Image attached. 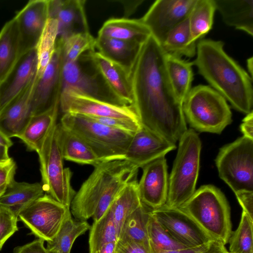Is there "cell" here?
Returning a JSON list of instances; mask_svg holds the SVG:
<instances>
[{"mask_svg": "<svg viewBox=\"0 0 253 253\" xmlns=\"http://www.w3.org/2000/svg\"><path fill=\"white\" fill-rule=\"evenodd\" d=\"M235 194L243 211L253 219V192L241 191Z\"/></svg>", "mask_w": 253, "mask_h": 253, "instance_id": "cell-46", "label": "cell"}, {"mask_svg": "<svg viewBox=\"0 0 253 253\" xmlns=\"http://www.w3.org/2000/svg\"><path fill=\"white\" fill-rule=\"evenodd\" d=\"M116 253H150L142 245L132 242L118 241Z\"/></svg>", "mask_w": 253, "mask_h": 253, "instance_id": "cell-47", "label": "cell"}, {"mask_svg": "<svg viewBox=\"0 0 253 253\" xmlns=\"http://www.w3.org/2000/svg\"><path fill=\"white\" fill-rule=\"evenodd\" d=\"M138 169L132 164L115 179L101 198L92 217L93 221L101 218L127 183L136 178Z\"/></svg>", "mask_w": 253, "mask_h": 253, "instance_id": "cell-38", "label": "cell"}, {"mask_svg": "<svg viewBox=\"0 0 253 253\" xmlns=\"http://www.w3.org/2000/svg\"><path fill=\"white\" fill-rule=\"evenodd\" d=\"M151 214L174 240L186 248L199 246L213 240L179 208L165 205L151 210Z\"/></svg>", "mask_w": 253, "mask_h": 253, "instance_id": "cell-12", "label": "cell"}, {"mask_svg": "<svg viewBox=\"0 0 253 253\" xmlns=\"http://www.w3.org/2000/svg\"><path fill=\"white\" fill-rule=\"evenodd\" d=\"M14 17L19 31L21 56L38 45L48 20L47 0H30Z\"/></svg>", "mask_w": 253, "mask_h": 253, "instance_id": "cell-17", "label": "cell"}, {"mask_svg": "<svg viewBox=\"0 0 253 253\" xmlns=\"http://www.w3.org/2000/svg\"><path fill=\"white\" fill-rule=\"evenodd\" d=\"M19 35L14 17L0 31V83L13 68L20 57Z\"/></svg>", "mask_w": 253, "mask_h": 253, "instance_id": "cell-28", "label": "cell"}, {"mask_svg": "<svg viewBox=\"0 0 253 253\" xmlns=\"http://www.w3.org/2000/svg\"><path fill=\"white\" fill-rule=\"evenodd\" d=\"M253 219L243 211L237 229L228 240L229 253H253Z\"/></svg>", "mask_w": 253, "mask_h": 253, "instance_id": "cell-40", "label": "cell"}, {"mask_svg": "<svg viewBox=\"0 0 253 253\" xmlns=\"http://www.w3.org/2000/svg\"><path fill=\"white\" fill-rule=\"evenodd\" d=\"M12 145L10 138L0 130V147L9 149Z\"/></svg>", "mask_w": 253, "mask_h": 253, "instance_id": "cell-51", "label": "cell"}, {"mask_svg": "<svg viewBox=\"0 0 253 253\" xmlns=\"http://www.w3.org/2000/svg\"><path fill=\"white\" fill-rule=\"evenodd\" d=\"M70 214V208L44 193L22 209L18 219L34 236L48 242L54 238Z\"/></svg>", "mask_w": 253, "mask_h": 253, "instance_id": "cell-11", "label": "cell"}, {"mask_svg": "<svg viewBox=\"0 0 253 253\" xmlns=\"http://www.w3.org/2000/svg\"><path fill=\"white\" fill-rule=\"evenodd\" d=\"M247 69L248 70V74L250 77L253 79V57L248 58L247 61Z\"/></svg>", "mask_w": 253, "mask_h": 253, "instance_id": "cell-53", "label": "cell"}, {"mask_svg": "<svg viewBox=\"0 0 253 253\" xmlns=\"http://www.w3.org/2000/svg\"><path fill=\"white\" fill-rule=\"evenodd\" d=\"M151 35L140 19L111 18L99 31L98 37L113 38L143 44Z\"/></svg>", "mask_w": 253, "mask_h": 253, "instance_id": "cell-26", "label": "cell"}, {"mask_svg": "<svg viewBox=\"0 0 253 253\" xmlns=\"http://www.w3.org/2000/svg\"><path fill=\"white\" fill-rule=\"evenodd\" d=\"M95 39L89 33L72 36L62 43L56 42L60 47L62 64L75 61L83 53L95 50Z\"/></svg>", "mask_w": 253, "mask_h": 253, "instance_id": "cell-39", "label": "cell"}, {"mask_svg": "<svg viewBox=\"0 0 253 253\" xmlns=\"http://www.w3.org/2000/svg\"><path fill=\"white\" fill-rule=\"evenodd\" d=\"M212 239L225 245L232 233L230 208L223 193L211 185H203L179 208Z\"/></svg>", "mask_w": 253, "mask_h": 253, "instance_id": "cell-3", "label": "cell"}, {"mask_svg": "<svg viewBox=\"0 0 253 253\" xmlns=\"http://www.w3.org/2000/svg\"><path fill=\"white\" fill-rule=\"evenodd\" d=\"M216 7L214 0H197L189 16V25L193 42L211 29Z\"/></svg>", "mask_w": 253, "mask_h": 253, "instance_id": "cell-35", "label": "cell"}, {"mask_svg": "<svg viewBox=\"0 0 253 253\" xmlns=\"http://www.w3.org/2000/svg\"><path fill=\"white\" fill-rule=\"evenodd\" d=\"M59 108V104H58L45 113L32 117L17 137L25 144L28 150L38 152L51 126L57 121Z\"/></svg>", "mask_w": 253, "mask_h": 253, "instance_id": "cell-30", "label": "cell"}, {"mask_svg": "<svg viewBox=\"0 0 253 253\" xmlns=\"http://www.w3.org/2000/svg\"><path fill=\"white\" fill-rule=\"evenodd\" d=\"M216 10L228 26L253 35V0H214Z\"/></svg>", "mask_w": 253, "mask_h": 253, "instance_id": "cell-25", "label": "cell"}, {"mask_svg": "<svg viewBox=\"0 0 253 253\" xmlns=\"http://www.w3.org/2000/svg\"><path fill=\"white\" fill-rule=\"evenodd\" d=\"M197 0H158L140 19L160 44L167 34L190 15Z\"/></svg>", "mask_w": 253, "mask_h": 253, "instance_id": "cell-13", "label": "cell"}, {"mask_svg": "<svg viewBox=\"0 0 253 253\" xmlns=\"http://www.w3.org/2000/svg\"><path fill=\"white\" fill-rule=\"evenodd\" d=\"M36 78L0 114V130L10 138L17 137L32 117L30 101Z\"/></svg>", "mask_w": 253, "mask_h": 253, "instance_id": "cell-21", "label": "cell"}, {"mask_svg": "<svg viewBox=\"0 0 253 253\" xmlns=\"http://www.w3.org/2000/svg\"><path fill=\"white\" fill-rule=\"evenodd\" d=\"M57 32V21L48 18L36 47L38 61L36 78L42 75L53 56L55 50Z\"/></svg>", "mask_w": 253, "mask_h": 253, "instance_id": "cell-37", "label": "cell"}, {"mask_svg": "<svg viewBox=\"0 0 253 253\" xmlns=\"http://www.w3.org/2000/svg\"><path fill=\"white\" fill-rule=\"evenodd\" d=\"M8 149L5 147H0V163L6 161L10 158Z\"/></svg>", "mask_w": 253, "mask_h": 253, "instance_id": "cell-52", "label": "cell"}, {"mask_svg": "<svg viewBox=\"0 0 253 253\" xmlns=\"http://www.w3.org/2000/svg\"><path fill=\"white\" fill-rule=\"evenodd\" d=\"M176 158L169 178L166 205L178 208L195 191L200 168L201 141L193 129H187L179 139Z\"/></svg>", "mask_w": 253, "mask_h": 253, "instance_id": "cell-5", "label": "cell"}, {"mask_svg": "<svg viewBox=\"0 0 253 253\" xmlns=\"http://www.w3.org/2000/svg\"><path fill=\"white\" fill-rule=\"evenodd\" d=\"M91 51L85 52L73 62L62 64L61 91L69 89L116 106H130L105 81L92 58Z\"/></svg>", "mask_w": 253, "mask_h": 253, "instance_id": "cell-7", "label": "cell"}, {"mask_svg": "<svg viewBox=\"0 0 253 253\" xmlns=\"http://www.w3.org/2000/svg\"><path fill=\"white\" fill-rule=\"evenodd\" d=\"M3 163V162H1V163H0V164H1V163Z\"/></svg>", "mask_w": 253, "mask_h": 253, "instance_id": "cell-56", "label": "cell"}, {"mask_svg": "<svg viewBox=\"0 0 253 253\" xmlns=\"http://www.w3.org/2000/svg\"><path fill=\"white\" fill-rule=\"evenodd\" d=\"M56 134L64 160L94 167L102 163L84 141L60 123L56 125Z\"/></svg>", "mask_w": 253, "mask_h": 253, "instance_id": "cell-24", "label": "cell"}, {"mask_svg": "<svg viewBox=\"0 0 253 253\" xmlns=\"http://www.w3.org/2000/svg\"><path fill=\"white\" fill-rule=\"evenodd\" d=\"M60 123L84 141L102 162L125 159L133 135L80 114L65 113Z\"/></svg>", "mask_w": 253, "mask_h": 253, "instance_id": "cell-4", "label": "cell"}, {"mask_svg": "<svg viewBox=\"0 0 253 253\" xmlns=\"http://www.w3.org/2000/svg\"><path fill=\"white\" fill-rule=\"evenodd\" d=\"M44 241L37 238L24 245L15 247L13 253H53L44 246Z\"/></svg>", "mask_w": 253, "mask_h": 253, "instance_id": "cell-44", "label": "cell"}, {"mask_svg": "<svg viewBox=\"0 0 253 253\" xmlns=\"http://www.w3.org/2000/svg\"></svg>", "mask_w": 253, "mask_h": 253, "instance_id": "cell-57", "label": "cell"}, {"mask_svg": "<svg viewBox=\"0 0 253 253\" xmlns=\"http://www.w3.org/2000/svg\"><path fill=\"white\" fill-rule=\"evenodd\" d=\"M118 240V235L113 217L108 208L100 219L93 221L90 228L89 253H95L104 244Z\"/></svg>", "mask_w": 253, "mask_h": 253, "instance_id": "cell-36", "label": "cell"}, {"mask_svg": "<svg viewBox=\"0 0 253 253\" xmlns=\"http://www.w3.org/2000/svg\"><path fill=\"white\" fill-rule=\"evenodd\" d=\"M193 65V62L183 60L179 56L165 54V66L169 81L175 96L182 105L191 89Z\"/></svg>", "mask_w": 253, "mask_h": 253, "instance_id": "cell-27", "label": "cell"}, {"mask_svg": "<svg viewBox=\"0 0 253 253\" xmlns=\"http://www.w3.org/2000/svg\"><path fill=\"white\" fill-rule=\"evenodd\" d=\"M38 64L36 48L20 56L0 83V114L36 78Z\"/></svg>", "mask_w": 253, "mask_h": 253, "instance_id": "cell-19", "label": "cell"}, {"mask_svg": "<svg viewBox=\"0 0 253 253\" xmlns=\"http://www.w3.org/2000/svg\"><path fill=\"white\" fill-rule=\"evenodd\" d=\"M44 194L40 183L17 182L14 179L0 197V205L10 208L18 216L22 209Z\"/></svg>", "mask_w": 253, "mask_h": 253, "instance_id": "cell-29", "label": "cell"}, {"mask_svg": "<svg viewBox=\"0 0 253 253\" xmlns=\"http://www.w3.org/2000/svg\"><path fill=\"white\" fill-rule=\"evenodd\" d=\"M57 123V121L53 123L37 152L42 185L44 193L70 208L76 192L71 185L72 172L69 168L64 167L56 134Z\"/></svg>", "mask_w": 253, "mask_h": 253, "instance_id": "cell-8", "label": "cell"}, {"mask_svg": "<svg viewBox=\"0 0 253 253\" xmlns=\"http://www.w3.org/2000/svg\"><path fill=\"white\" fill-rule=\"evenodd\" d=\"M244 136L253 139V110L247 114L240 126Z\"/></svg>", "mask_w": 253, "mask_h": 253, "instance_id": "cell-48", "label": "cell"}, {"mask_svg": "<svg viewBox=\"0 0 253 253\" xmlns=\"http://www.w3.org/2000/svg\"><path fill=\"white\" fill-rule=\"evenodd\" d=\"M8 184H4L0 186V197L5 191Z\"/></svg>", "mask_w": 253, "mask_h": 253, "instance_id": "cell-54", "label": "cell"}, {"mask_svg": "<svg viewBox=\"0 0 253 253\" xmlns=\"http://www.w3.org/2000/svg\"><path fill=\"white\" fill-rule=\"evenodd\" d=\"M182 110L191 127L201 132L220 133L232 122L226 100L208 85L191 88L182 104Z\"/></svg>", "mask_w": 253, "mask_h": 253, "instance_id": "cell-6", "label": "cell"}, {"mask_svg": "<svg viewBox=\"0 0 253 253\" xmlns=\"http://www.w3.org/2000/svg\"><path fill=\"white\" fill-rule=\"evenodd\" d=\"M118 241L110 242L103 245L95 253H116Z\"/></svg>", "mask_w": 253, "mask_h": 253, "instance_id": "cell-50", "label": "cell"}, {"mask_svg": "<svg viewBox=\"0 0 253 253\" xmlns=\"http://www.w3.org/2000/svg\"><path fill=\"white\" fill-rule=\"evenodd\" d=\"M118 1L123 4L124 8L125 18H127L135 12L137 8L143 2V0H119Z\"/></svg>", "mask_w": 253, "mask_h": 253, "instance_id": "cell-49", "label": "cell"}, {"mask_svg": "<svg viewBox=\"0 0 253 253\" xmlns=\"http://www.w3.org/2000/svg\"><path fill=\"white\" fill-rule=\"evenodd\" d=\"M166 53L193 57L196 54V44L191 40L189 17L171 29L160 44Z\"/></svg>", "mask_w": 253, "mask_h": 253, "instance_id": "cell-33", "label": "cell"}, {"mask_svg": "<svg viewBox=\"0 0 253 253\" xmlns=\"http://www.w3.org/2000/svg\"><path fill=\"white\" fill-rule=\"evenodd\" d=\"M165 54L151 35L143 44L130 74L133 106L142 126L175 144L187 129L167 76Z\"/></svg>", "mask_w": 253, "mask_h": 253, "instance_id": "cell-1", "label": "cell"}, {"mask_svg": "<svg viewBox=\"0 0 253 253\" xmlns=\"http://www.w3.org/2000/svg\"><path fill=\"white\" fill-rule=\"evenodd\" d=\"M151 210L142 203L125 220L118 241L139 244L150 252L147 224Z\"/></svg>", "mask_w": 253, "mask_h": 253, "instance_id": "cell-31", "label": "cell"}, {"mask_svg": "<svg viewBox=\"0 0 253 253\" xmlns=\"http://www.w3.org/2000/svg\"><path fill=\"white\" fill-rule=\"evenodd\" d=\"M90 228L86 221L73 219L70 214L54 238L47 242L46 248L53 253H70L76 239Z\"/></svg>", "mask_w": 253, "mask_h": 253, "instance_id": "cell-34", "label": "cell"}, {"mask_svg": "<svg viewBox=\"0 0 253 253\" xmlns=\"http://www.w3.org/2000/svg\"><path fill=\"white\" fill-rule=\"evenodd\" d=\"M16 169V163L11 158L0 164V186L8 184L14 179Z\"/></svg>", "mask_w": 253, "mask_h": 253, "instance_id": "cell-45", "label": "cell"}, {"mask_svg": "<svg viewBox=\"0 0 253 253\" xmlns=\"http://www.w3.org/2000/svg\"><path fill=\"white\" fill-rule=\"evenodd\" d=\"M215 162L220 178L234 193L253 192V139L243 136L224 145Z\"/></svg>", "mask_w": 253, "mask_h": 253, "instance_id": "cell-9", "label": "cell"}, {"mask_svg": "<svg viewBox=\"0 0 253 253\" xmlns=\"http://www.w3.org/2000/svg\"><path fill=\"white\" fill-rule=\"evenodd\" d=\"M17 215L9 208L0 205V243L4 245L17 230Z\"/></svg>", "mask_w": 253, "mask_h": 253, "instance_id": "cell-42", "label": "cell"}, {"mask_svg": "<svg viewBox=\"0 0 253 253\" xmlns=\"http://www.w3.org/2000/svg\"><path fill=\"white\" fill-rule=\"evenodd\" d=\"M150 253H229L221 243L212 240L201 246L172 251L150 250Z\"/></svg>", "mask_w": 253, "mask_h": 253, "instance_id": "cell-43", "label": "cell"}, {"mask_svg": "<svg viewBox=\"0 0 253 253\" xmlns=\"http://www.w3.org/2000/svg\"><path fill=\"white\" fill-rule=\"evenodd\" d=\"M175 148V144L142 126L133 134L125 159L142 168Z\"/></svg>", "mask_w": 253, "mask_h": 253, "instance_id": "cell-20", "label": "cell"}, {"mask_svg": "<svg viewBox=\"0 0 253 253\" xmlns=\"http://www.w3.org/2000/svg\"><path fill=\"white\" fill-rule=\"evenodd\" d=\"M91 53L96 66L112 90L127 105L133 106L130 75L122 67L98 51L92 50Z\"/></svg>", "mask_w": 253, "mask_h": 253, "instance_id": "cell-23", "label": "cell"}, {"mask_svg": "<svg viewBox=\"0 0 253 253\" xmlns=\"http://www.w3.org/2000/svg\"><path fill=\"white\" fill-rule=\"evenodd\" d=\"M84 0H47L48 18L57 22L56 42L79 34L89 33Z\"/></svg>", "mask_w": 253, "mask_h": 253, "instance_id": "cell-16", "label": "cell"}, {"mask_svg": "<svg viewBox=\"0 0 253 253\" xmlns=\"http://www.w3.org/2000/svg\"><path fill=\"white\" fill-rule=\"evenodd\" d=\"M3 245L2 244H0V251L1 250V249H2V247H3Z\"/></svg>", "mask_w": 253, "mask_h": 253, "instance_id": "cell-55", "label": "cell"}, {"mask_svg": "<svg viewBox=\"0 0 253 253\" xmlns=\"http://www.w3.org/2000/svg\"><path fill=\"white\" fill-rule=\"evenodd\" d=\"M59 107L64 114L73 113L93 117L115 118L140 123L133 106H116L69 89L61 91Z\"/></svg>", "mask_w": 253, "mask_h": 253, "instance_id": "cell-15", "label": "cell"}, {"mask_svg": "<svg viewBox=\"0 0 253 253\" xmlns=\"http://www.w3.org/2000/svg\"><path fill=\"white\" fill-rule=\"evenodd\" d=\"M221 41L202 39L196 44L193 62L199 73L239 111H252V79L223 49Z\"/></svg>", "mask_w": 253, "mask_h": 253, "instance_id": "cell-2", "label": "cell"}, {"mask_svg": "<svg viewBox=\"0 0 253 253\" xmlns=\"http://www.w3.org/2000/svg\"><path fill=\"white\" fill-rule=\"evenodd\" d=\"M141 204L138 182L135 178L127 183L109 208L113 217L118 238L126 218Z\"/></svg>", "mask_w": 253, "mask_h": 253, "instance_id": "cell-32", "label": "cell"}, {"mask_svg": "<svg viewBox=\"0 0 253 253\" xmlns=\"http://www.w3.org/2000/svg\"><path fill=\"white\" fill-rule=\"evenodd\" d=\"M62 62L60 47L55 45L53 56L42 75L36 78L30 107L32 116L45 113L59 104L61 93Z\"/></svg>", "mask_w": 253, "mask_h": 253, "instance_id": "cell-14", "label": "cell"}, {"mask_svg": "<svg viewBox=\"0 0 253 253\" xmlns=\"http://www.w3.org/2000/svg\"><path fill=\"white\" fill-rule=\"evenodd\" d=\"M132 164L126 159H119L103 162L95 167L71 202V212L75 219L86 221L92 217L112 182Z\"/></svg>", "mask_w": 253, "mask_h": 253, "instance_id": "cell-10", "label": "cell"}, {"mask_svg": "<svg viewBox=\"0 0 253 253\" xmlns=\"http://www.w3.org/2000/svg\"><path fill=\"white\" fill-rule=\"evenodd\" d=\"M147 232L150 250L172 251L186 248L174 240L152 215L147 224Z\"/></svg>", "mask_w": 253, "mask_h": 253, "instance_id": "cell-41", "label": "cell"}, {"mask_svg": "<svg viewBox=\"0 0 253 253\" xmlns=\"http://www.w3.org/2000/svg\"><path fill=\"white\" fill-rule=\"evenodd\" d=\"M138 191L143 204L154 210L166 203L169 190L168 167L165 157L155 160L142 168Z\"/></svg>", "mask_w": 253, "mask_h": 253, "instance_id": "cell-18", "label": "cell"}, {"mask_svg": "<svg viewBox=\"0 0 253 253\" xmlns=\"http://www.w3.org/2000/svg\"><path fill=\"white\" fill-rule=\"evenodd\" d=\"M95 41V48L98 52L130 75L143 44L101 37H97Z\"/></svg>", "mask_w": 253, "mask_h": 253, "instance_id": "cell-22", "label": "cell"}]
</instances>
